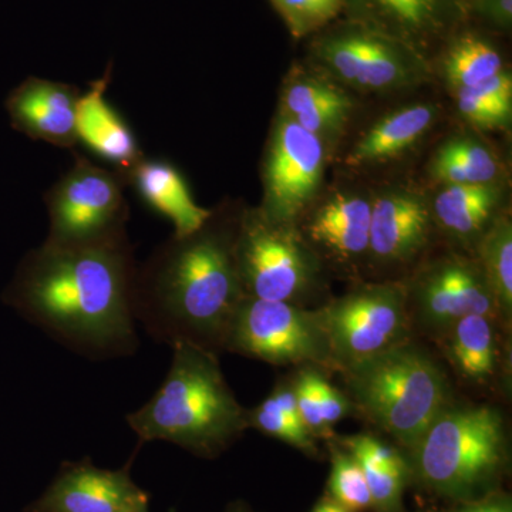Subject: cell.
Instances as JSON below:
<instances>
[{
	"instance_id": "obj_1",
	"label": "cell",
	"mask_w": 512,
	"mask_h": 512,
	"mask_svg": "<svg viewBox=\"0 0 512 512\" xmlns=\"http://www.w3.org/2000/svg\"><path fill=\"white\" fill-rule=\"evenodd\" d=\"M136 274L130 239L93 248L43 242L20 261L3 302L64 348L114 359L138 348Z\"/></svg>"
},
{
	"instance_id": "obj_2",
	"label": "cell",
	"mask_w": 512,
	"mask_h": 512,
	"mask_svg": "<svg viewBox=\"0 0 512 512\" xmlns=\"http://www.w3.org/2000/svg\"><path fill=\"white\" fill-rule=\"evenodd\" d=\"M241 215L227 222L212 211L197 231L173 235L137 266L134 315L151 338L222 352L229 319L245 296L235 259Z\"/></svg>"
},
{
	"instance_id": "obj_3",
	"label": "cell",
	"mask_w": 512,
	"mask_h": 512,
	"mask_svg": "<svg viewBox=\"0 0 512 512\" xmlns=\"http://www.w3.org/2000/svg\"><path fill=\"white\" fill-rule=\"evenodd\" d=\"M170 370L157 393L127 416L141 443L168 441L198 457H214L248 426V410L229 389L220 360L190 343H175Z\"/></svg>"
},
{
	"instance_id": "obj_4",
	"label": "cell",
	"mask_w": 512,
	"mask_h": 512,
	"mask_svg": "<svg viewBox=\"0 0 512 512\" xmlns=\"http://www.w3.org/2000/svg\"><path fill=\"white\" fill-rule=\"evenodd\" d=\"M355 412L409 450L451 403L446 372L413 340L342 370Z\"/></svg>"
},
{
	"instance_id": "obj_5",
	"label": "cell",
	"mask_w": 512,
	"mask_h": 512,
	"mask_svg": "<svg viewBox=\"0 0 512 512\" xmlns=\"http://www.w3.org/2000/svg\"><path fill=\"white\" fill-rule=\"evenodd\" d=\"M507 436L497 407L450 403L407 450L409 471L434 493L474 500L507 464Z\"/></svg>"
},
{
	"instance_id": "obj_6",
	"label": "cell",
	"mask_w": 512,
	"mask_h": 512,
	"mask_svg": "<svg viewBox=\"0 0 512 512\" xmlns=\"http://www.w3.org/2000/svg\"><path fill=\"white\" fill-rule=\"evenodd\" d=\"M235 259L245 295L303 306L318 289L320 259L295 224L244 211L239 220Z\"/></svg>"
},
{
	"instance_id": "obj_7",
	"label": "cell",
	"mask_w": 512,
	"mask_h": 512,
	"mask_svg": "<svg viewBox=\"0 0 512 512\" xmlns=\"http://www.w3.org/2000/svg\"><path fill=\"white\" fill-rule=\"evenodd\" d=\"M123 178L76 154L73 167L46 192L49 234L45 244L93 248L128 241L130 208Z\"/></svg>"
},
{
	"instance_id": "obj_8",
	"label": "cell",
	"mask_w": 512,
	"mask_h": 512,
	"mask_svg": "<svg viewBox=\"0 0 512 512\" xmlns=\"http://www.w3.org/2000/svg\"><path fill=\"white\" fill-rule=\"evenodd\" d=\"M316 312L328 339L335 372L413 340L402 282L357 286Z\"/></svg>"
},
{
	"instance_id": "obj_9",
	"label": "cell",
	"mask_w": 512,
	"mask_h": 512,
	"mask_svg": "<svg viewBox=\"0 0 512 512\" xmlns=\"http://www.w3.org/2000/svg\"><path fill=\"white\" fill-rule=\"evenodd\" d=\"M222 352L274 366H313L335 372L318 312L289 302L245 295L229 319Z\"/></svg>"
},
{
	"instance_id": "obj_10",
	"label": "cell",
	"mask_w": 512,
	"mask_h": 512,
	"mask_svg": "<svg viewBox=\"0 0 512 512\" xmlns=\"http://www.w3.org/2000/svg\"><path fill=\"white\" fill-rule=\"evenodd\" d=\"M404 286L413 332L420 330L436 340L470 315L490 316L503 325L477 259L457 255L437 259Z\"/></svg>"
},
{
	"instance_id": "obj_11",
	"label": "cell",
	"mask_w": 512,
	"mask_h": 512,
	"mask_svg": "<svg viewBox=\"0 0 512 512\" xmlns=\"http://www.w3.org/2000/svg\"><path fill=\"white\" fill-rule=\"evenodd\" d=\"M326 153L322 138L281 116L269 141L264 164V204L268 220L295 224L315 200Z\"/></svg>"
},
{
	"instance_id": "obj_12",
	"label": "cell",
	"mask_w": 512,
	"mask_h": 512,
	"mask_svg": "<svg viewBox=\"0 0 512 512\" xmlns=\"http://www.w3.org/2000/svg\"><path fill=\"white\" fill-rule=\"evenodd\" d=\"M150 495L130 476V466L106 470L90 458L66 461L45 493L26 512H148Z\"/></svg>"
},
{
	"instance_id": "obj_13",
	"label": "cell",
	"mask_w": 512,
	"mask_h": 512,
	"mask_svg": "<svg viewBox=\"0 0 512 512\" xmlns=\"http://www.w3.org/2000/svg\"><path fill=\"white\" fill-rule=\"evenodd\" d=\"M319 56L340 79L367 90L404 86L416 74L409 50L376 30H340L319 43Z\"/></svg>"
},
{
	"instance_id": "obj_14",
	"label": "cell",
	"mask_w": 512,
	"mask_h": 512,
	"mask_svg": "<svg viewBox=\"0 0 512 512\" xmlns=\"http://www.w3.org/2000/svg\"><path fill=\"white\" fill-rule=\"evenodd\" d=\"M82 93L72 84L28 77L6 97L10 124L32 140L60 148L77 146V109Z\"/></svg>"
},
{
	"instance_id": "obj_15",
	"label": "cell",
	"mask_w": 512,
	"mask_h": 512,
	"mask_svg": "<svg viewBox=\"0 0 512 512\" xmlns=\"http://www.w3.org/2000/svg\"><path fill=\"white\" fill-rule=\"evenodd\" d=\"M431 221V211L419 195H380L372 202L370 258L384 266L409 264L429 244Z\"/></svg>"
},
{
	"instance_id": "obj_16",
	"label": "cell",
	"mask_w": 512,
	"mask_h": 512,
	"mask_svg": "<svg viewBox=\"0 0 512 512\" xmlns=\"http://www.w3.org/2000/svg\"><path fill=\"white\" fill-rule=\"evenodd\" d=\"M110 73L111 69H107L106 74L90 83L89 90L80 96L77 140L124 175L146 156L133 130L107 100Z\"/></svg>"
},
{
	"instance_id": "obj_17",
	"label": "cell",
	"mask_w": 512,
	"mask_h": 512,
	"mask_svg": "<svg viewBox=\"0 0 512 512\" xmlns=\"http://www.w3.org/2000/svg\"><path fill=\"white\" fill-rule=\"evenodd\" d=\"M372 202L357 195H338L309 218L302 237L309 247L348 265L369 256Z\"/></svg>"
},
{
	"instance_id": "obj_18",
	"label": "cell",
	"mask_w": 512,
	"mask_h": 512,
	"mask_svg": "<svg viewBox=\"0 0 512 512\" xmlns=\"http://www.w3.org/2000/svg\"><path fill=\"white\" fill-rule=\"evenodd\" d=\"M500 328L504 326L490 316L470 315L436 339L458 379L476 387L495 383L503 366Z\"/></svg>"
},
{
	"instance_id": "obj_19",
	"label": "cell",
	"mask_w": 512,
	"mask_h": 512,
	"mask_svg": "<svg viewBox=\"0 0 512 512\" xmlns=\"http://www.w3.org/2000/svg\"><path fill=\"white\" fill-rule=\"evenodd\" d=\"M120 177L148 207L171 221L177 237L197 231L211 217L212 210L195 202L183 174L168 161L144 157Z\"/></svg>"
},
{
	"instance_id": "obj_20",
	"label": "cell",
	"mask_w": 512,
	"mask_h": 512,
	"mask_svg": "<svg viewBox=\"0 0 512 512\" xmlns=\"http://www.w3.org/2000/svg\"><path fill=\"white\" fill-rule=\"evenodd\" d=\"M500 194L493 184L447 185L433 202L431 217L451 237L474 247L493 222Z\"/></svg>"
},
{
	"instance_id": "obj_21",
	"label": "cell",
	"mask_w": 512,
	"mask_h": 512,
	"mask_svg": "<svg viewBox=\"0 0 512 512\" xmlns=\"http://www.w3.org/2000/svg\"><path fill=\"white\" fill-rule=\"evenodd\" d=\"M436 110L431 106L404 107L370 128L353 148L349 163H380L402 154L433 126Z\"/></svg>"
},
{
	"instance_id": "obj_22",
	"label": "cell",
	"mask_w": 512,
	"mask_h": 512,
	"mask_svg": "<svg viewBox=\"0 0 512 512\" xmlns=\"http://www.w3.org/2000/svg\"><path fill=\"white\" fill-rule=\"evenodd\" d=\"M477 262L493 293L505 329L512 319V225L498 217L485 229L476 244Z\"/></svg>"
},
{
	"instance_id": "obj_23",
	"label": "cell",
	"mask_w": 512,
	"mask_h": 512,
	"mask_svg": "<svg viewBox=\"0 0 512 512\" xmlns=\"http://www.w3.org/2000/svg\"><path fill=\"white\" fill-rule=\"evenodd\" d=\"M444 69L456 90L470 89L503 72V60L490 43L466 36L451 46Z\"/></svg>"
},
{
	"instance_id": "obj_24",
	"label": "cell",
	"mask_w": 512,
	"mask_h": 512,
	"mask_svg": "<svg viewBox=\"0 0 512 512\" xmlns=\"http://www.w3.org/2000/svg\"><path fill=\"white\" fill-rule=\"evenodd\" d=\"M377 13L410 35L443 28L456 12L457 0H365Z\"/></svg>"
},
{
	"instance_id": "obj_25",
	"label": "cell",
	"mask_w": 512,
	"mask_h": 512,
	"mask_svg": "<svg viewBox=\"0 0 512 512\" xmlns=\"http://www.w3.org/2000/svg\"><path fill=\"white\" fill-rule=\"evenodd\" d=\"M332 471L329 478V497L350 512L373 508L372 495L359 461L340 444L330 446Z\"/></svg>"
},
{
	"instance_id": "obj_26",
	"label": "cell",
	"mask_w": 512,
	"mask_h": 512,
	"mask_svg": "<svg viewBox=\"0 0 512 512\" xmlns=\"http://www.w3.org/2000/svg\"><path fill=\"white\" fill-rule=\"evenodd\" d=\"M248 426L265 436L284 441L303 453L311 456L318 454L316 439L306 429L299 414L282 410L269 396L258 407L248 410Z\"/></svg>"
},
{
	"instance_id": "obj_27",
	"label": "cell",
	"mask_w": 512,
	"mask_h": 512,
	"mask_svg": "<svg viewBox=\"0 0 512 512\" xmlns=\"http://www.w3.org/2000/svg\"><path fill=\"white\" fill-rule=\"evenodd\" d=\"M437 156L460 165L474 185L491 184L500 174V164L494 154L470 138L448 141Z\"/></svg>"
},
{
	"instance_id": "obj_28",
	"label": "cell",
	"mask_w": 512,
	"mask_h": 512,
	"mask_svg": "<svg viewBox=\"0 0 512 512\" xmlns=\"http://www.w3.org/2000/svg\"><path fill=\"white\" fill-rule=\"evenodd\" d=\"M293 36L318 30L338 15L343 0H272Z\"/></svg>"
},
{
	"instance_id": "obj_29",
	"label": "cell",
	"mask_w": 512,
	"mask_h": 512,
	"mask_svg": "<svg viewBox=\"0 0 512 512\" xmlns=\"http://www.w3.org/2000/svg\"><path fill=\"white\" fill-rule=\"evenodd\" d=\"M359 464L372 495L373 508L377 512L402 511L404 484H406L407 474L410 473L409 464L394 467Z\"/></svg>"
},
{
	"instance_id": "obj_30",
	"label": "cell",
	"mask_w": 512,
	"mask_h": 512,
	"mask_svg": "<svg viewBox=\"0 0 512 512\" xmlns=\"http://www.w3.org/2000/svg\"><path fill=\"white\" fill-rule=\"evenodd\" d=\"M350 110H352V101L346 94L338 90L329 99L316 104L313 109L306 111V113L293 117L292 120H295L299 126L308 130L309 133L322 138L338 133L348 120Z\"/></svg>"
},
{
	"instance_id": "obj_31",
	"label": "cell",
	"mask_w": 512,
	"mask_h": 512,
	"mask_svg": "<svg viewBox=\"0 0 512 512\" xmlns=\"http://www.w3.org/2000/svg\"><path fill=\"white\" fill-rule=\"evenodd\" d=\"M338 90L319 79L303 77L293 80L282 94V116L293 117L313 109L316 104L329 99Z\"/></svg>"
},
{
	"instance_id": "obj_32",
	"label": "cell",
	"mask_w": 512,
	"mask_h": 512,
	"mask_svg": "<svg viewBox=\"0 0 512 512\" xmlns=\"http://www.w3.org/2000/svg\"><path fill=\"white\" fill-rule=\"evenodd\" d=\"M457 107L461 116L481 128L510 126L512 111L501 109L473 89L457 90Z\"/></svg>"
},
{
	"instance_id": "obj_33",
	"label": "cell",
	"mask_w": 512,
	"mask_h": 512,
	"mask_svg": "<svg viewBox=\"0 0 512 512\" xmlns=\"http://www.w3.org/2000/svg\"><path fill=\"white\" fill-rule=\"evenodd\" d=\"M313 386H315L316 397H318L323 423L329 431H332L333 426H336L339 421L355 413L349 397L329 382L328 377L325 376V370L318 369V367L313 369Z\"/></svg>"
},
{
	"instance_id": "obj_34",
	"label": "cell",
	"mask_w": 512,
	"mask_h": 512,
	"mask_svg": "<svg viewBox=\"0 0 512 512\" xmlns=\"http://www.w3.org/2000/svg\"><path fill=\"white\" fill-rule=\"evenodd\" d=\"M484 15L497 25L507 28L512 19V0H483L481 3Z\"/></svg>"
},
{
	"instance_id": "obj_35",
	"label": "cell",
	"mask_w": 512,
	"mask_h": 512,
	"mask_svg": "<svg viewBox=\"0 0 512 512\" xmlns=\"http://www.w3.org/2000/svg\"><path fill=\"white\" fill-rule=\"evenodd\" d=\"M451 512H512V505L507 497L490 495Z\"/></svg>"
},
{
	"instance_id": "obj_36",
	"label": "cell",
	"mask_w": 512,
	"mask_h": 512,
	"mask_svg": "<svg viewBox=\"0 0 512 512\" xmlns=\"http://www.w3.org/2000/svg\"><path fill=\"white\" fill-rule=\"evenodd\" d=\"M312 512H350V511L346 510V508L343 507V505L336 503V501L333 500L332 497H329V495H326V497H323L322 500H320L319 503L315 505V508H313Z\"/></svg>"
},
{
	"instance_id": "obj_37",
	"label": "cell",
	"mask_w": 512,
	"mask_h": 512,
	"mask_svg": "<svg viewBox=\"0 0 512 512\" xmlns=\"http://www.w3.org/2000/svg\"><path fill=\"white\" fill-rule=\"evenodd\" d=\"M232 512H245V511H232Z\"/></svg>"
}]
</instances>
